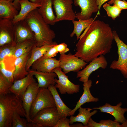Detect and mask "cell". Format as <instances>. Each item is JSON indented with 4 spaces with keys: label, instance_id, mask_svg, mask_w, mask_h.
<instances>
[{
    "label": "cell",
    "instance_id": "cell-1",
    "mask_svg": "<svg viewBox=\"0 0 127 127\" xmlns=\"http://www.w3.org/2000/svg\"><path fill=\"white\" fill-rule=\"evenodd\" d=\"M112 31L108 24L94 20L80 36L74 55L88 63L110 53L114 40Z\"/></svg>",
    "mask_w": 127,
    "mask_h": 127
},
{
    "label": "cell",
    "instance_id": "cell-2",
    "mask_svg": "<svg viewBox=\"0 0 127 127\" xmlns=\"http://www.w3.org/2000/svg\"><path fill=\"white\" fill-rule=\"evenodd\" d=\"M25 20L34 34L36 46L52 45L56 42L53 41L56 37L55 32L44 21L37 9L30 12Z\"/></svg>",
    "mask_w": 127,
    "mask_h": 127
},
{
    "label": "cell",
    "instance_id": "cell-3",
    "mask_svg": "<svg viewBox=\"0 0 127 127\" xmlns=\"http://www.w3.org/2000/svg\"><path fill=\"white\" fill-rule=\"evenodd\" d=\"M15 113L26 117L22 99L12 93L0 95V127H12L13 116Z\"/></svg>",
    "mask_w": 127,
    "mask_h": 127
},
{
    "label": "cell",
    "instance_id": "cell-4",
    "mask_svg": "<svg viewBox=\"0 0 127 127\" xmlns=\"http://www.w3.org/2000/svg\"><path fill=\"white\" fill-rule=\"evenodd\" d=\"M112 32L118 48V60L112 62L110 67L119 70L124 77L127 78V45L120 39L116 31H113Z\"/></svg>",
    "mask_w": 127,
    "mask_h": 127
},
{
    "label": "cell",
    "instance_id": "cell-5",
    "mask_svg": "<svg viewBox=\"0 0 127 127\" xmlns=\"http://www.w3.org/2000/svg\"><path fill=\"white\" fill-rule=\"evenodd\" d=\"M49 107H56L53 96L48 88H40L31 107V118L32 119L40 110Z\"/></svg>",
    "mask_w": 127,
    "mask_h": 127
},
{
    "label": "cell",
    "instance_id": "cell-6",
    "mask_svg": "<svg viewBox=\"0 0 127 127\" xmlns=\"http://www.w3.org/2000/svg\"><path fill=\"white\" fill-rule=\"evenodd\" d=\"M52 2L56 23L64 20L72 21L76 18V13L72 9V0H52Z\"/></svg>",
    "mask_w": 127,
    "mask_h": 127
},
{
    "label": "cell",
    "instance_id": "cell-7",
    "mask_svg": "<svg viewBox=\"0 0 127 127\" xmlns=\"http://www.w3.org/2000/svg\"><path fill=\"white\" fill-rule=\"evenodd\" d=\"M60 118L56 107H49L39 111L32 119L41 127H55Z\"/></svg>",
    "mask_w": 127,
    "mask_h": 127
},
{
    "label": "cell",
    "instance_id": "cell-8",
    "mask_svg": "<svg viewBox=\"0 0 127 127\" xmlns=\"http://www.w3.org/2000/svg\"><path fill=\"white\" fill-rule=\"evenodd\" d=\"M59 60L60 67L65 74L71 71L78 72L88 63L70 53L60 54Z\"/></svg>",
    "mask_w": 127,
    "mask_h": 127
},
{
    "label": "cell",
    "instance_id": "cell-9",
    "mask_svg": "<svg viewBox=\"0 0 127 127\" xmlns=\"http://www.w3.org/2000/svg\"><path fill=\"white\" fill-rule=\"evenodd\" d=\"M52 72H55L57 75L58 79L56 78V83L55 85L56 88H58L61 94L67 93L71 95L79 92V85L75 84L71 82L68 76L60 67L54 69Z\"/></svg>",
    "mask_w": 127,
    "mask_h": 127
},
{
    "label": "cell",
    "instance_id": "cell-10",
    "mask_svg": "<svg viewBox=\"0 0 127 127\" xmlns=\"http://www.w3.org/2000/svg\"><path fill=\"white\" fill-rule=\"evenodd\" d=\"M107 64V62L104 55H101L90 62L83 69L77 72L76 78H79V80L80 82L83 83L87 82L93 72L100 68L105 69Z\"/></svg>",
    "mask_w": 127,
    "mask_h": 127
},
{
    "label": "cell",
    "instance_id": "cell-11",
    "mask_svg": "<svg viewBox=\"0 0 127 127\" xmlns=\"http://www.w3.org/2000/svg\"><path fill=\"white\" fill-rule=\"evenodd\" d=\"M97 0H73L76 6H79L81 11L76 13V18L79 20H86L90 18L93 13L97 12L100 14L97 4Z\"/></svg>",
    "mask_w": 127,
    "mask_h": 127
},
{
    "label": "cell",
    "instance_id": "cell-12",
    "mask_svg": "<svg viewBox=\"0 0 127 127\" xmlns=\"http://www.w3.org/2000/svg\"><path fill=\"white\" fill-rule=\"evenodd\" d=\"M14 32V24L12 20L0 19V47L15 42Z\"/></svg>",
    "mask_w": 127,
    "mask_h": 127
},
{
    "label": "cell",
    "instance_id": "cell-13",
    "mask_svg": "<svg viewBox=\"0 0 127 127\" xmlns=\"http://www.w3.org/2000/svg\"><path fill=\"white\" fill-rule=\"evenodd\" d=\"M39 88L38 83L34 82L28 86L22 97V105L26 113V118L28 122H33L30 116V111Z\"/></svg>",
    "mask_w": 127,
    "mask_h": 127
},
{
    "label": "cell",
    "instance_id": "cell-14",
    "mask_svg": "<svg viewBox=\"0 0 127 127\" xmlns=\"http://www.w3.org/2000/svg\"><path fill=\"white\" fill-rule=\"evenodd\" d=\"M14 41L16 44L24 41L35 39V35L25 20L14 24Z\"/></svg>",
    "mask_w": 127,
    "mask_h": 127
},
{
    "label": "cell",
    "instance_id": "cell-15",
    "mask_svg": "<svg viewBox=\"0 0 127 127\" xmlns=\"http://www.w3.org/2000/svg\"><path fill=\"white\" fill-rule=\"evenodd\" d=\"M122 103L120 102L116 106H112L108 103L102 106L95 107L92 110L97 109L101 112L109 113L115 118V121L121 123H124L127 119L124 116V113L127 111V108L121 107Z\"/></svg>",
    "mask_w": 127,
    "mask_h": 127
},
{
    "label": "cell",
    "instance_id": "cell-16",
    "mask_svg": "<svg viewBox=\"0 0 127 127\" xmlns=\"http://www.w3.org/2000/svg\"><path fill=\"white\" fill-rule=\"evenodd\" d=\"M60 66L59 60L43 56L35 61L31 67L32 69L37 71L50 72L54 69L60 67Z\"/></svg>",
    "mask_w": 127,
    "mask_h": 127
},
{
    "label": "cell",
    "instance_id": "cell-17",
    "mask_svg": "<svg viewBox=\"0 0 127 127\" xmlns=\"http://www.w3.org/2000/svg\"><path fill=\"white\" fill-rule=\"evenodd\" d=\"M29 73L32 74L37 80L39 88H48L50 85L56 84V78L57 75L53 72H43L30 69Z\"/></svg>",
    "mask_w": 127,
    "mask_h": 127
},
{
    "label": "cell",
    "instance_id": "cell-18",
    "mask_svg": "<svg viewBox=\"0 0 127 127\" xmlns=\"http://www.w3.org/2000/svg\"><path fill=\"white\" fill-rule=\"evenodd\" d=\"M33 76L31 73H29L24 77L14 81L10 89L11 93L22 99L28 86L32 83L36 82Z\"/></svg>",
    "mask_w": 127,
    "mask_h": 127
},
{
    "label": "cell",
    "instance_id": "cell-19",
    "mask_svg": "<svg viewBox=\"0 0 127 127\" xmlns=\"http://www.w3.org/2000/svg\"><path fill=\"white\" fill-rule=\"evenodd\" d=\"M31 53V52L27 53L16 58L13 73L14 81L24 77L29 74L26 66Z\"/></svg>",
    "mask_w": 127,
    "mask_h": 127
},
{
    "label": "cell",
    "instance_id": "cell-20",
    "mask_svg": "<svg viewBox=\"0 0 127 127\" xmlns=\"http://www.w3.org/2000/svg\"><path fill=\"white\" fill-rule=\"evenodd\" d=\"M37 10L44 21L48 24L53 25L55 23L56 16L52 8V0H44Z\"/></svg>",
    "mask_w": 127,
    "mask_h": 127
},
{
    "label": "cell",
    "instance_id": "cell-21",
    "mask_svg": "<svg viewBox=\"0 0 127 127\" xmlns=\"http://www.w3.org/2000/svg\"><path fill=\"white\" fill-rule=\"evenodd\" d=\"M92 83L91 79H89L87 82L83 83V93L77 102L75 107L72 109L70 113V116L74 115L76 111L84 103L91 102H97L98 101L99 99L94 97L90 92V89L92 86Z\"/></svg>",
    "mask_w": 127,
    "mask_h": 127
},
{
    "label": "cell",
    "instance_id": "cell-22",
    "mask_svg": "<svg viewBox=\"0 0 127 127\" xmlns=\"http://www.w3.org/2000/svg\"><path fill=\"white\" fill-rule=\"evenodd\" d=\"M20 11L18 14L12 20L14 24L24 20L29 14L41 6V4L32 3L29 0H21L20 1Z\"/></svg>",
    "mask_w": 127,
    "mask_h": 127
},
{
    "label": "cell",
    "instance_id": "cell-23",
    "mask_svg": "<svg viewBox=\"0 0 127 127\" xmlns=\"http://www.w3.org/2000/svg\"><path fill=\"white\" fill-rule=\"evenodd\" d=\"M48 88L52 93L54 99L55 104L60 118L70 116L72 109L67 107L61 99L55 85L49 86Z\"/></svg>",
    "mask_w": 127,
    "mask_h": 127
},
{
    "label": "cell",
    "instance_id": "cell-24",
    "mask_svg": "<svg viewBox=\"0 0 127 127\" xmlns=\"http://www.w3.org/2000/svg\"><path fill=\"white\" fill-rule=\"evenodd\" d=\"M57 44L56 42L52 45L46 44L40 47H37L35 45L31 52L30 56L27 61L26 66L27 71L30 69L35 61L44 55L51 48Z\"/></svg>",
    "mask_w": 127,
    "mask_h": 127
},
{
    "label": "cell",
    "instance_id": "cell-25",
    "mask_svg": "<svg viewBox=\"0 0 127 127\" xmlns=\"http://www.w3.org/2000/svg\"><path fill=\"white\" fill-rule=\"evenodd\" d=\"M18 11L12 2L0 0V19L12 20L19 13Z\"/></svg>",
    "mask_w": 127,
    "mask_h": 127
},
{
    "label": "cell",
    "instance_id": "cell-26",
    "mask_svg": "<svg viewBox=\"0 0 127 127\" xmlns=\"http://www.w3.org/2000/svg\"><path fill=\"white\" fill-rule=\"evenodd\" d=\"M91 108H83L81 107H80L78 109L79 113L76 116H70L69 119L70 124L76 122H80L82 123L84 127H86L90 118L97 112L96 110L91 112Z\"/></svg>",
    "mask_w": 127,
    "mask_h": 127
},
{
    "label": "cell",
    "instance_id": "cell-27",
    "mask_svg": "<svg viewBox=\"0 0 127 127\" xmlns=\"http://www.w3.org/2000/svg\"><path fill=\"white\" fill-rule=\"evenodd\" d=\"M36 45L35 39L27 40L16 44L14 57L16 58L31 52Z\"/></svg>",
    "mask_w": 127,
    "mask_h": 127
},
{
    "label": "cell",
    "instance_id": "cell-28",
    "mask_svg": "<svg viewBox=\"0 0 127 127\" xmlns=\"http://www.w3.org/2000/svg\"><path fill=\"white\" fill-rule=\"evenodd\" d=\"M91 17L86 20H79V21L75 20L72 21L73 23V30L70 34L71 37H72L75 35L76 36V39L78 40L81 36L82 31L89 26L94 20Z\"/></svg>",
    "mask_w": 127,
    "mask_h": 127
},
{
    "label": "cell",
    "instance_id": "cell-29",
    "mask_svg": "<svg viewBox=\"0 0 127 127\" xmlns=\"http://www.w3.org/2000/svg\"><path fill=\"white\" fill-rule=\"evenodd\" d=\"M69 50L67 44L63 43L52 47L43 56L46 57L53 58L56 56L59 52L60 54H65Z\"/></svg>",
    "mask_w": 127,
    "mask_h": 127
},
{
    "label": "cell",
    "instance_id": "cell-30",
    "mask_svg": "<svg viewBox=\"0 0 127 127\" xmlns=\"http://www.w3.org/2000/svg\"><path fill=\"white\" fill-rule=\"evenodd\" d=\"M86 127H121V126L119 123L110 119L102 120L97 123L91 117Z\"/></svg>",
    "mask_w": 127,
    "mask_h": 127
},
{
    "label": "cell",
    "instance_id": "cell-31",
    "mask_svg": "<svg viewBox=\"0 0 127 127\" xmlns=\"http://www.w3.org/2000/svg\"><path fill=\"white\" fill-rule=\"evenodd\" d=\"M16 49V44H8L0 47V62L4 60L6 56L14 57Z\"/></svg>",
    "mask_w": 127,
    "mask_h": 127
},
{
    "label": "cell",
    "instance_id": "cell-32",
    "mask_svg": "<svg viewBox=\"0 0 127 127\" xmlns=\"http://www.w3.org/2000/svg\"><path fill=\"white\" fill-rule=\"evenodd\" d=\"M13 83L11 82L0 73V95L11 93L10 89Z\"/></svg>",
    "mask_w": 127,
    "mask_h": 127
},
{
    "label": "cell",
    "instance_id": "cell-33",
    "mask_svg": "<svg viewBox=\"0 0 127 127\" xmlns=\"http://www.w3.org/2000/svg\"><path fill=\"white\" fill-rule=\"evenodd\" d=\"M103 8L106 12L108 16L111 17L113 20H115L116 18L119 16L122 11L115 5L111 6L107 3L103 5Z\"/></svg>",
    "mask_w": 127,
    "mask_h": 127
},
{
    "label": "cell",
    "instance_id": "cell-34",
    "mask_svg": "<svg viewBox=\"0 0 127 127\" xmlns=\"http://www.w3.org/2000/svg\"><path fill=\"white\" fill-rule=\"evenodd\" d=\"M23 117L16 113H14L12 118V127H27V121Z\"/></svg>",
    "mask_w": 127,
    "mask_h": 127
},
{
    "label": "cell",
    "instance_id": "cell-35",
    "mask_svg": "<svg viewBox=\"0 0 127 127\" xmlns=\"http://www.w3.org/2000/svg\"><path fill=\"white\" fill-rule=\"evenodd\" d=\"M14 69L12 71L6 69L4 60L0 62V72L11 82L13 83L14 81L13 73Z\"/></svg>",
    "mask_w": 127,
    "mask_h": 127
},
{
    "label": "cell",
    "instance_id": "cell-36",
    "mask_svg": "<svg viewBox=\"0 0 127 127\" xmlns=\"http://www.w3.org/2000/svg\"><path fill=\"white\" fill-rule=\"evenodd\" d=\"M107 3L111 5L113 4L121 10L127 9V2L125 0H114L109 1Z\"/></svg>",
    "mask_w": 127,
    "mask_h": 127
},
{
    "label": "cell",
    "instance_id": "cell-37",
    "mask_svg": "<svg viewBox=\"0 0 127 127\" xmlns=\"http://www.w3.org/2000/svg\"><path fill=\"white\" fill-rule=\"evenodd\" d=\"M70 119L67 117L60 119L55 127H70Z\"/></svg>",
    "mask_w": 127,
    "mask_h": 127
},
{
    "label": "cell",
    "instance_id": "cell-38",
    "mask_svg": "<svg viewBox=\"0 0 127 127\" xmlns=\"http://www.w3.org/2000/svg\"><path fill=\"white\" fill-rule=\"evenodd\" d=\"M110 0V1H113L114 0H97V4L98 5L99 12H100V10L101 7L102 5L106 2Z\"/></svg>",
    "mask_w": 127,
    "mask_h": 127
},
{
    "label": "cell",
    "instance_id": "cell-39",
    "mask_svg": "<svg viewBox=\"0 0 127 127\" xmlns=\"http://www.w3.org/2000/svg\"><path fill=\"white\" fill-rule=\"evenodd\" d=\"M27 127H41L37 123L34 122H28L27 124Z\"/></svg>",
    "mask_w": 127,
    "mask_h": 127
},
{
    "label": "cell",
    "instance_id": "cell-40",
    "mask_svg": "<svg viewBox=\"0 0 127 127\" xmlns=\"http://www.w3.org/2000/svg\"><path fill=\"white\" fill-rule=\"evenodd\" d=\"M21 0H14L12 2L14 5L17 8L18 10L20 9V6L19 3L20 1Z\"/></svg>",
    "mask_w": 127,
    "mask_h": 127
},
{
    "label": "cell",
    "instance_id": "cell-41",
    "mask_svg": "<svg viewBox=\"0 0 127 127\" xmlns=\"http://www.w3.org/2000/svg\"><path fill=\"white\" fill-rule=\"evenodd\" d=\"M70 127H84L83 124L81 123L73 124L70 125Z\"/></svg>",
    "mask_w": 127,
    "mask_h": 127
},
{
    "label": "cell",
    "instance_id": "cell-42",
    "mask_svg": "<svg viewBox=\"0 0 127 127\" xmlns=\"http://www.w3.org/2000/svg\"><path fill=\"white\" fill-rule=\"evenodd\" d=\"M31 2L35 3L40 4L44 0H29Z\"/></svg>",
    "mask_w": 127,
    "mask_h": 127
},
{
    "label": "cell",
    "instance_id": "cell-43",
    "mask_svg": "<svg viewBox=\"0 0 127 127\" xmlns=\"http://www.w3.org/2000/svg\"><path fill=\"white\" fill-rule=\"evenodd\" d=\"M121 125V127H127V120Z\"/></svg>",
    "mask_w": 127,
    "mask_h": 127
},
{
    "label": "cell",
    "instance_id": "cell-44",
    "mask_svg": "<svg viewBox=\"0 0 127 127\" xmlns=\"http://www.w3.org/2000/svg\"><path fill=\"white\" fill-rule=\"evenodd\" d=\"M7 0L9 1L10 2H13L14 0Z\"/></svg>",
    "mask_w": 127,
    "mask_h": 127
}]
</instances>
